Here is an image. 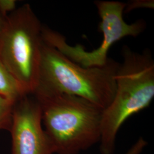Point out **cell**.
<instances>
[{"instance_id": "obj_1", "label": "cell", "mask_w": 154, "mask_h": 154, "mask_svg": "<svg viewBox=\"0 0 154 154\" xmlns=\"http://www.w3.org/2000/svg\"><path fill=\"white\" fill-rule=\"evenodd\" d=\"M119 63L110 58L105 66L85 67L42 41L38 79L33 95H75L104 110L114 97Z\"/></svg>"}, {"instance_id": "obj_2", "label": "cell", "mask_w": 154, "mask_h": 154, "mask_svg": "<svg viewBox=\"0 0 154 154\" xmlns=\"http://www.w3.org/2000/svg\"><path fill=\"white\" fill-rule=\"evenodd\" d=\"M123 61L116 76V90L110 105L103 110L99 150L113 154L122 125L132 115L147 107L154 97V61L149 49L142 53L124 46Z\"/></svg>"}, {"instance_id": "obj_3", "label": "cell", "mask_w": 154, "mask_h": 154, "mask_svg": "<svg viewBox=\"0 0 154 154\" xmlns=\"http://www.w3.org/2000/svg\"><path fill=\"white\" fill-rule=\"evenodd\" d=\"M34 97L40 105L45 131L55 153L79 154L99 143L103 109L66 94Z\"/></svg>"}, {"instance_id": "obj_4", "label": "cell", "mask_w": 154, "mask_h": 154, "mask_svg": "<svg viewBox=\"0 0 154 154\" xmlns=\"http://www.w3.org/2000/svg\"><path fill=\"white\" fill-rule=\"evenodd\" d=\"M42 27L31 6L25 4L7 16L0 33V62L27 95H33L38 83Z\"/></svg>"}, {"instance_id": "obj_5", "label": "cell", "mask_w": 154, "mask_h": 154, "mask_svg": "<svg viewBox=\"0 0 154 154\" xmlns=\"http://www.w3.org/2000/svg\"><path fill=\"white\" fill-rule=\"evenodd\" d=\"M94 4L100 18L99 30L103 33V38L99 47L91 51H86L81 45L71 46L61 33L44 25L42 27V39L45 43L85 67L105 66L110 59L107 54L112 45L125 37L138 36L146 28V23L143 20H138L131 24L124 21L123 14L126 7L124 2L96 1Z\"/></svg>"}, {"instance_id": "obj_6", "label": "cell", "mask_w": 154, "mask_h": 154, "mask_svg": "<svg viewBox=\"0 0 154 154\" xmlns=\"http://www.w3.org/2000/svg\"><path fill=\"white\" fill-rule=\"evenodd\" d=\"M38 102L28 95L15 103L9 132L11 154H53V143L42 128Z\"/></svg>"}, {"instance_id": "obj_7", "label": "cell", "mask_w": 154, "mask_h": 154, "mask_svg": "<svg viewBox=\"0 0 154 154\" xmlns=\"http://www.w3.org/2000/svg\"><path fill=\"white\" fill-rule=\"evenodd\" d=\"M26 95L20 83L0 62V97L15 103Z\"/></svg>"}, {"instance_id": "obj_8", "label": "cell", "mask_w": 154, "mask_h": 154, "mask_svg": "<svg viewBox=\"0 0 154 154\" xmlns=\"http://www.w3.org/2000/svg\"><path fill=\"white\" fill-rule=\"evenodd\" d=\"M14 104L11 101L0 97V130L10 131Z\"/></svg>"}, {"instance_id": "obj_9", "label": "cell", "mask_w": 154, "mask_h": 154, "mask_svg": "<svg viewBox=\"0 0 154 154\" xmlns=\"http://www.w3.org/2000/svg\"><path fill=\"white\" fill-rule=\"evenodd\" d=\"M16 0H0V13L4 17L16 9Z\"/></svg>"}, {"instance_id": "obj_10", "label": "cell", "mask_w": 154, "mask_h": 154, "mask_svg": "<svg viewBox=\"0 0 154 154\" xmlns=\"http://www.w3.org/2000/svg\"><path fill=\"white\" fill-rule=\"evenodd\" d=\"M147 144V142L143 137H140L125 154H141Z\"/></svg>"}, {"instance_id": "obj_11", "label": "cell", "mask_w": 154, "mask_h": 154, "mask_svg": "<svg viewBox=\"0 0 154 154\" xmlns=\"http://www.w3.org/2000/svg\"><path fill=\"white\" fill-rule=\"evenodd\" d=\"M154 2H152V1H134L132 2H130L128 4H126V7L125 9V11H132L134 9L139 8H153Z\"/></svg>"}, {"instance_id": "obj_12", "label": "cell", "mask_w": 154, "mask_h": 154, "mask_svg": "<svg viewBox=\"0 0 154 154\" xmlns=\"http://www.w3.org/2000/svg\"><path fill=\"white\" fill-rule=\"evenodd\" d=\"M6 18L1 15V14L0 13V33H1L2 30H3V29L5 26L6 22Z\"/></svg>"}]
</instances>
